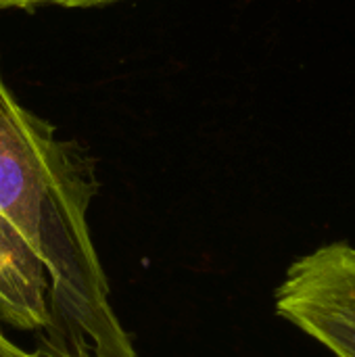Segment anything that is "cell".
Segmentation results:
<instances>
[{"label":"cell","instance_id":"7a4b0ae2","mask_svg":"<svg viewBox=\"0 0 355 357\" xmlns=\"http://www.w3.org/2000/svg\"><path fill=\"white\" fill-rule=\"evenodd\" d=\"M274 310L333 357H355V245L335 241L295 259Z\"/></svg>","mask_w":355,"mask_h":357},{"label":"cell","instance_id":"3957f363","mask_svg":"<svg viewBox=\"0 0 355 357\" xmlns=\"http://www.w3.org/2000/svg\"><path fill=\"white\" fill-rule=\"evenodd\" d=\"M0 357H86L80 354H73L71 349L59 345L56 341L48 339V337H36V345L33 347H23L19 343H15L4 326L0 324Z\"/></svg>","mask_w":355,"mask_h":357},{"label":"cell","instance_id":"6da1fadb","mask_svg":"<svg viewBox=\"0 0 355 357\" xmlns=\"http://www.w3.org/2000/svg\"><path fill=\"white\" fill-rule=\"evenodd\" d=\"M94 161L15 96L0 100V324L86 357H138L92 243Z\"/></svg>","mask_w":355,"mask_h":357},{"label":"cell","instance_id":"277c9868","mask_svg":"<svg viewBox=\"0 0 355 357\" xmlns=\"http://www.w3.org/2000/svg\"><path fill=\"white\" fill-rule=\"evenodd\" d=\"M121 0H0V10L19 8L31 10L38 6H63V8H92V6H107Z\"/></svg>","mask_w":355,"mask_h":357},{"label":"cell","instance_id":"5b68a950","mask_svg":"<svg viewBox=\"0 0 355 357\" xmlns=\"http://www.w3.org/2000/svg\"><path fill=\"white\" fill-rule=\"evenodd\" d=\"M13 94L8 92V88H6V84H4V79H2V71H0V100H6V98H10Z\"/></svg>","mask_w":355,"mask_h":357}]
</instances>
